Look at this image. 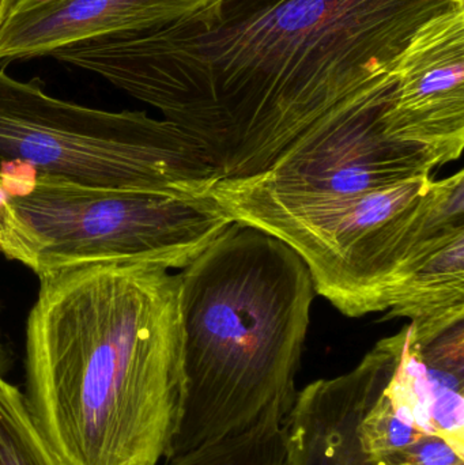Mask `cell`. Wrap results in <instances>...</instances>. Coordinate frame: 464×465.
<instances>
[{"label":"cell","mask_w":464,"mask_h":465,"mask_svg":"<svg viewBox=\"0 0 464 465\" xmlns=\"http://www.w3.org/2000/svg\"><path fill=\"white\" fill-rule=\"evenodd\" d=\"M422 434L400 417L384 392L359 425L360 442L370 461L403 450Z\"/></svg>","instance_id":"cell-15"},{"label":"cell","mask_w":464,"mask_h":465,"mask_svg":"<svg viewBox=\"0 0 464 465\" xmlns=\"http://www.w3.org/2000/svg\"><path fill=\"white\" fill-rule=\"evenodd\" d=\"M383 320L406 317L417 341L464 320V229L452 232L395 289Z\"/></svg>","instance_id":"cell-12"},{"label":"cell","mask_w":464,"mask_h":465,"mask_svg":"<svg viewBox=\"0 0 464 465\" xmlns=\"http://www.w3.org/2000/svg\"><path fill=\"white\" fill-rule=\"evenodd\" d=\"M370 463L373 465H464V458L441 437L435 434H422L403 450Z\"/></svg>","instance_id":"cell-17"},{"label":"cell","mask_w":464,"mask_h":465,"mask_svg":"<svg viewBox=\"0 0 464 465\" xmlns=\"http://www.w3.org/2000/svg\"><path fill=\"white\" fill-rule=\"evenodd\" d=\"M283 420L281 412H270L247 430L193 448L165 465H288Z\"/></svg>","instance_id":"cell-13"},{"label":"cell","mask_w":464,"mask_h":465,"mask_svg":"<svg viewBox=\"0 0 464 465\" xmlns=\"http://www.w3.org/2000/svg\"><path fill=\"white\" fill-rule=\"evenodd\" d=\"M0 465H65L35 422L25 393L0 379Z\"/></svg>","instance_id":"cell-14"},{"label":"cell","mask_w":464,"mask_h":465,"mask_svg":"<svg viewBox=\"0 0 464 465\" xmlns=\"http://www.w3.org/2000/svg\"><path fill=\"white\" fill-rule=\"evenodd\" d=\"M40 238L35 275L106 265L185 268L233 221L207 195L86 187L29 173L0 176Z\"/></svg>","instance_id":"cell-6"},{"label":"cell","mask_w":464,"mask_h":465,"mask_svg":"<svg viewBox=\"0 0 464 465\" xmlns=\"http://www.w3.org/2000/svg\"><path fill=\"white\" fill-rule=\"evenodd\" d=\"M397 336L384 395L406 423L441 437L464 458V320L427 341L414 339L409 324Z\"/></svg>","instance_id":"cell-11"},{"label":"cell","mask_w":464,"mask_h":465,"mask_svg":"<svg viewBox=\"0 0 464 465\" xmlns=\"http://www.w3.org/2000/svg\"><path fill=\"white\" fill-rule=\"evenodd\" d=\"M397 354L383 343L342 376L319 380L297 392L283 420L288 465H373L359 439V425L383 395Z\"/></svg>","instance_id":"cell-9"},{"label":"cell","mask_w":464,"mask_h":465,"mask_svg":"<svg viewBox=\"0 0 464 465\" xmlns=\"http://www.w3.org/2000/svg\"><path fill=\"white\" fill-rule=\"evenodd\" d=\"M386 133L419 144L439 165L464 146V5L425 22L397 67V87L383 114Z\"/></svg>","instance_id":"cell-8"},{"label":"cell","mask_w":464,"mask_h":465,"mask_svg":"<svg viewBox=\"0 0 464 465\" xmlns=\"http://www.w3.org/2000/svg\"><path fill=\"white\" fill-rule=\"evenodd\" d=\"M392 97L342 104L294 139L263 173L212 185L252 198H337L430 176L440 165L427 149L386 133L383 114Z\"/></svg>","instance_id":"cell-7"},{"label":"cell","mask_w":464,"mask_h":465,"mask_svg":"<svg viewBox=\"0 0 464 465\" xmlns=\"http://www.w3.org/2000/svg\"><path fill=\"white\" fill-rule=\"evenodd\" d=\"M13 2L14 0H0V26H2L3 21H5Z\"/></svg>","instance_id":"cell-19"},{"label":"cell","mask_w":464,"mask_h":465,"mask_svg":"<svg viewBox=\"0 0 464 465\" xmlns=\"http://www.w3.org/2000/svg\"><path fill=\"white\" fill-rule=\"evenodd\" d=\"M464 0H210L139 33V100L201 144L218 180L263 173L313 123L394 94L420 26Z\"/></svg>","instance_id":"cell-1"},{"label":"cell","mask_w":464,"mask_h":465,"mask_svg":"<svg viewBox=\"0 0 464 465\" xmlns=\"http://www.w3.org/2000/svg\"><path fill=\"white\" fill-rule=\"evenodd\" d=\"M315 287L282 241L233 223L180 273L185 398L168 459L288 415Z\"/></svg>","instance_id":"cell-3"},{"label":"cell","mask_w":464,"mask_h":465,"mask_svg":"<svg viewBox=\"0 0 464 465\" xmlns=\"http://www.w3.org/2000/svg\"><path fill=\"white\" fill-rule=\"evenodd\" d=\"M26 322L30 412L65 465H157L185 398L180 273L146 265L40 276Z\"/></svg>","instance_id":"cell-2"},{"label":"cell","mask_w":464,"mask_h":465,"mask_svg":"<svg viewBox=\"0 0 464 465\" xmlns=\"http://www.w3.org/2000/svg\"><path fill=\"white\" fill-rule=\"evenodd\" d=\"M0 308H2V302H0ZM10 363V352H8L7 347L3 341L2 330H0V379H5V374L7 373Z\"/></svg>","instance_id":"cell-18"},{"label":"cell","mask_w":464,"mask_h":465,"mask_svg":"<svg viewBox=\"0 0 464 465\" xmlns=\"http://www.w3.org/2000/svg\"><path fill=\"white\" fill-rule=\"evenodd\" d=\"M210 0H14L0 26V60L51 54L106 35L176 21Z\"/></svg>","instance_id":"cell-10"},{"label":"cell","mask_w":464,"mask_h":465,"mask_svg":"<svg viewBox=\"0 0 464 465\" xmlns=\"http://www.w3.org/2000/svg\"><path fill=\"white\" fill-rule=\"evenodd\" d=\"M8 173L193 195L218 180L201 144L173 123L67 103L37 79L25 84L0 70V176Z\"/></svg>","instance_id":"cell-5"},{"label":"cell","mask_w":464,"mask_h":465,"mask_svg":"<svg viewBox=\"0 0 464 465\" xmlns=\"http://www.w3.org/2000/svg\"><path fill=\"white\" fill-rule=\"evenodd\" d=\"M204 195L233 223L293 249L315 292L349 317L387 311L427 249L464 228L463 171L337 198H252L215 187Z\"/></svg>","instance_id":"cell-4"},{"label":"cell","mask_w":464,"mask_h":465,"mask_svg":"<svg viewBox=\"0 0 464 465\" xmlns=\"http://www.w3.org/2000/svg\"><path fill=\"white\" fill-rule=\"evenodd\" d=\"M41 248L40 238L22 220L14 207L13 196L0 183V253L35 273Z\"/></svg>","instance_id":"cell-16"}]
</instances>
